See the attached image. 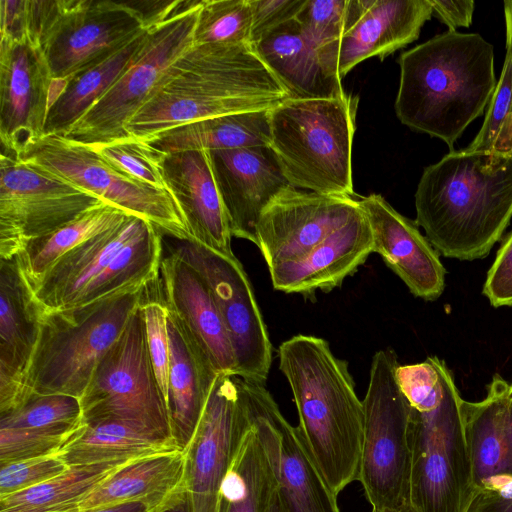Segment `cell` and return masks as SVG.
Returning a JSON list of instances; mask_svg holds the SVG:
<instances>
[{
	"mask_svg": "<svg viewBox=\"0 0 512 512\" xmlns=\"http://www.w3.org/2000/svg\"><path fill=\"white\" fill-rule=\"evenodd\" d=\"M482 293L493 307L512 306V231L498 249Z\"/></svg>",
	"mask_w": 512,
	"mask_h": 512,
	"instance_id": "cell-45",
	"label": "cell"
},
{
	"mask_svg": "<svg viewBox=\"0 0 512 512\" xmlns=\"http://www.w3.org/2000/svg\"><path fill=\"white\" fill-rule=\"evenodd\" d=\"M150 286L82 306L41 311L24 399L30 393L81 399L100 360L145 300Z\"/></svg>",
	"mask_w": 512,
	"mask_h": 512,
	"instance_id": "cell-7",
	"label": "cell"
},
{
	"mask_svg": "<svg viewBox=\"0 0 512 512\" xmlns=\"http://www.w3.org/2000/svg\"><path fill=\"white\" fill-rule=\"evenodd\" d=\"M249 422L222 482L219 512H267L277 489L273 467L250 417Z\"/></svg>",
	"mask_w": 512,
	"mask_h": 512,
	"instance_id": "cell-34",
	"label": "cell"
},
{
	"mask_svg": "<svg viewBox=\"0 0 512 512\" xmlns=\"http://www.w3.org/2000/svg\"><path fill=\"white\" fill-rule=\"evenodd\" d=\"M84 425L80 399L64 394L30 393L12 411L0 415V427L54 435H75Z\"/></svg>",
	"mask_w": 512,
	"mask_h": 512,
	"instance_id": "cell-37",
	"label": "cell"
},
{
	"mask_svg": "<svg viewBox=\"0 0 512 512\" xmlns=\"http://www.w3.org/2000/svg\"><path fill=\"white\" fill-rule=\"evenodd\" d=\"M360 205L353 196L322 195L289 187L262 212L257 247L268 269L295 260L345 224Z\"/></svg>",
	"mask_w": 512,
	"mask_h": 512,
	"instance_id": "cell-17",
	"label": "cell"
},
{
	"mask_svg": "<svg viewBox=\"0 0 512 512\" xmlns=\"http://www.w3.org/2000/svg\"><path fill=\"white\" fill-rule=\"evenodd\" d=\"M173 250L206 281L220 311L235 357L234 375L265 385L272 344L251 282L235 255L217 253L193 240Z\"/></svg>",
	"mask_w": 512,
	"mask_h": 512,
	"instance_id": "cell-13",
	"label": "cell"
},
{
	"mask_svg": "<svg viewBox=\"0 0 512 512\" xmlns=\"http://www.w3.org/2000/svg\"><path fill=\"white\" fill-rule=\"evenodd\" d=\"M159 298L176 316L218 373L234 375L231 341L213 294L202 276L173 251L163 257Z\"/></svg>",
	"mask_w": 512,
	"mask_h": 512,
	"instance_id": "cell-22",
	"label": "cell"
},
{
	"mask_svg": "<svg viewBox=\"0 0 512 512\" xmlns=\"http://www.w3.org/2000/svg\"><path fill=\"white\" fill-rule=\"evenodd\" d=\"M251 25L249 0H203L194 45L251 44Z\"/></svg>",
	"mask_w": 512,
	"mask_h": 512,
	"instance_id": "cell-39",
	"label": "cell"
},
{
	"mask_svg": "<svg viewBox=\"0 0 512 512\" xmlns=\"http://www.w3.org/2000/svg\"><path fill=\"white\" fill-rule=\"evenodd\" d=\"M158 512H193L192 503L188 492L184 489L175 495Z\"/></svg>",
	"mask_w": 512,
	"mask_h": 512,
	"instance_id": "cell-51",
	"label": "cell"
},
{
	"mask_svg": "<svg viewBox=\"0 0 512 512\" xmlns=\"http://www.w3.org/2000/svg\"><path fill=\"white\" fill-rule=\"evenodd\" d=\"M466 149L512 154V31L507 26L503 68L483 124Z\"/></svg>",
	"mask_w": 512,
	"mask_h": 512,
	"instance_id": "cell-38",
	"label": "cell"
},
{
	"mask_svg": "<svg viewBox=\"0 0 512 512\" xmlns=\"http://www.w3.org/2000/svg\"><path fill=\"white\" fill-rule=\"evenodd\" d=\"M249 424L235 376L218 374L196 432L183 451L185 490L193 512H219L222 482Z\"/></svg>",
	"mask_w": 512,
	"mask_h": 512,
	"instance_id": "cell-16",
	"label": "cell"
},
{
	"mask_svg": "<svg viewBox=\"0 0 512 512\" xmlns=\"http://www.w3.org/2000/svg\"><path fill=\"white\" fill-rule=\"evenodd\" d=\"M357 200L371 228L372 252L382 257L414 296L426 301L439 298L445 287L446 270L417 223L396 211L379 194Z\"/></svg>",
	"mask_w": 512,
	"mask_h": 512,
	"instance_id": "cell-21",
	"label": "cell"
},
{
	"mask_svg": "<svg viewBox=\"0 0 512 512\" xmlns=\"http://www.w3.org/2000/svg\"><path fill=\"white\" fill-rule=\"evenodd\" d=\"M52 83L38 47L0 38V139L9 154L18 156L44 135Z\"/></svg>",
	"mask_w": 512,
	"mask_h": 512,
	"instance_id": "cell-18",
	"label": "cell"
},
{
	"mask_svg": "<svg viewBox=\"0 0 512 512\" xmlns=\"http://www.w3.org/2000/svg\"><path fill=\"white\" fill-rule=\"evenodd\" d=\"M68 468L59 454L0 465V498L42 484Z\"/></svg>",
	"mask_w": 512,
	"mask_h": 512,
	"instance_id": "cell-44",
	"label": "cell"
},
{
	"mask_svg": "<svg viewBox=\"0 0 512 512\" xmlns=\"http://www.w3.org/2000/svg\"><path fill=\"white\" fill-rule=\"evenodd\" d=\"M504 4V14H505V23L506 26L510 28L512 31V0H505Z\"/></svg>",
	"mask_w": 512,
	"mask_h": 512,
	"instance_id": "cell-54",
	"label": "cell"
},
{
	"mask_svg": "<svg viewBox=\"0 0 512 512\" xmlns=\"http://www.w3.org/2000/svg\"><path fill=\"white\" fill-rule=\"evenodd\" d=\"M398 365L392 349L377 351L362 400L364 425L358 480L372 512H398L410 504V405L397 382Z\"/></svg>",
	"mask_w": 512,
	"mask_h": 512,
	"instance_id": "cell-8",
	"label": "cell"
},
{
	"mask_svg": "<svg viewBox=\"0 0 512 512\" xmlns=\"http://www.w3.org/2000/svg\"><path fill=\"white\" fill-rule=\"evenodd\" d=\"M396 378L410 405V505L416 512H466L475 489L451 370L432 356L398 365Z\"/></svg>",
	"mask_w": 512,
	"mask_h": 512,
	"instance_id": "cell-4",
	"label": "cell"
},
{
	"mask_svg": "<svg viewBox=\"0 0 512 512\" xmlns=\"http://www.w3.org/2000/svg\"><path fill=\"white\" fill-rule=\"evenodd\" d=\"M108 164L143 184L164 189L161 162L164 154L144 141L130 138L92 147Z\"/></svg>",
	"mask_w": 512,
	"mask_h": 512,
	"instance_id": "cell-41",
	"label": "cell"
},
{
	"mask_svg": "<svg viewBox=\"0 0 512 512\" xmlns=\"http://www.w3.org/2000/svg\"><path fill=\"white\" fill-rule=\"evenodd\" d=\"M178 450L175 443L120 420L85 424L59 456L70 467L106 462L127 463L157 453Z\"/></svg>",
	"mask_w": 512,
	"mask_h": 512,
	"instance_id": "cell-33",
	"label": "cell"
},
{
	"mask_svg": "<svg viewBox=\"0 0 512 512\" xmlns=\"http://www.w3.org/2000/svg\"><path fill=\"white\" fill-rule=\"evenodd\" d=\"M202 2L183 0L169 18L150 27L127 68L62 136L90 147L130 139L126 123L147 100L166 69L194 45Z\"/></svg>",
	"mask_w": 512,
	"mask_h": 512,
	"instance_id": "cell-9",
	"label": "cell"
},
{
	"mask_svg": "<svg viewBox=\"0 0 512 512\" xmlns=\"http://www.w3.org/2000/svg\"><path fill=\"white\" fill-rule=\"evenodd\" d=\"M170 347L167 407L172 438L184 451L204 413L218 373L181 322L167 311Z\"/></svg>",
	"mask_w": 512,
	"mask_h": 512,
	"instance_id": "cell-27",
	"label": "cell"
},
{
	"mask_svg": "<svg viewBox=\"0 0 512 512\" xmlns=\"http://www.w3.org/2000/svg\"><path fill=\"white\" fill-rule=\"evenodd\" d=\"M147 221L128 215L110 229L81 243L28 285L42 312L74 306L83 291L105 270Z\"/></svg>",
	"mask_w": 512,
	"mask_h": 512,
	"instance_id": "cell-28",
	"label": "cell"
},
{
	"mask_svg": "<svg viewBox=\"0 0 512 512\" xmlns=\"http://www.w3.org/2000/svg\"><path fill=\"white\" fill-rule=\"evenodd\" d=\"M156 282L155 284L153 283V292H148L147 297L143 301L142 310L145 319L150 359L158 384L167 403L170 364V347L167 330L168 314L166 307L159 298Z\"/></svg>",
	"mask_w": 512,
	"mask_h": 512,
	"instance_id": "cell-42",
	"label": "cell"
},
{
	"mask_svg": "<svg viewBox=\"0 0 512 512\" xmlns=\"http://www.w3.org/2000/svg\"><path fill=\"white\" fill-rule=\"evenodd\" d=\"M84 512H148V509L140 502H126Z\"/></svg>",
	"mask_w": 512,
	"mask_h": 512,
	"instance_id": "cell-52",
	"label": "cell"
},
{
	"mask_svg": "<svg viewBox=\"0 0 512 512\" xmlns=\"http://www.w3.org/2000/svg\"><path fill=\"white\" fill-rule=\"evenodd\" d=\"M372 253V233L360 209L305 255L269 268L274 289L305 297L341 286Z\"/></svg>",
	"mask_w": 512,
	"mask_h": 512,
	"instance_id": "cell-25",
	"label": "cell"
},
{
	"mask_svg": "<svg viewBox=\"0 0 512 512\" xmlns=\"http://www.w3.org/2000/svg\"><path fill=\"white\" fill-rule=\"evenodd\" d=\"M166 190L176 203L191 240L223 255H234L232 234L214 179L209 151L163 155Z\"/></svg>",
	"mask_w": 512,
	"mask_h": 512,
	"instance_id": "cell-24",
	"label": "cell"
},
{
	"mask_svg": "<svg viewBox=\"0 0 512 512\" xmlns=\"http://www.w3.org/2000/svg\"><path fill=\"white\" fill-rule=\"evenodd\" d=\"M80 401L85 424L120 420L174 442L148 351L142 304L100 360Z\"/></svg>",
	"mask_w": 512,
	"mask_h": 512,
	"instance_id": "cell-10",
	"label": "cell"
},
{
	"mask_svg": "<svg viewBox=\"0 0 512 512\" xmlns=\"http://www.w3.org/2000/svg\"><path fill=\"white\" fill-rule=\"evenodd\" d=\"M211 167L232 236L257 245L265 208L291 187L269 146L209 151Z\"/></svg>",
	"mask_w": 512,
	"mask_h": 512,
	"instance_id": "cell-20",
	"label": "cell"
},
{
	"mask_svg": "<svg viewBox=\"0 0 512 512\" xmlns=\"http://www.w3.org/2000/svg\"><path fill=\"white\" fill-rule=\"evenodd\" d=\"M269 111L228 114L163 131L144 142L161 154L269 146Z\"/></svg>",
	"mask_w": 512,
	"mask_h": 512,
	"instance_id": "cell-32",
	"label": "cell"
},
{
	"mask_svg": "<svg viewBox=\"0 0 512 512\" xmlns=\"http://www.w3.org/2000/svg\"><path fill=\"white\" fill-rule=\"evenodd\" d=\"M358 97L287 98L270 109L269 148L290 185L353 196L352 143Z\"/></svg>",
	"mask_w": 512,
	"mask_h": 512,
	"instance_id": "cell-6",
	"label": "cell"
},
{
	"mask_svg": "<svg viewBox=\"0 0 512 512\" xmlns=\"http://www.w3.org/2000/svg\"><path fill=\"white\" fill-rule=\"evenodd\" d=\"M415 209V222L439 254L486 257L512 218V154L450 151L424 169Z\"/></svg>",
	"mask_w": 512,
	"mask_h": 512,
	"instance_id": "cell-2",
	"label": "cell"
},
{
	"mask_svg": "<svg viewBox=\"0 0 512 512\" xmlns=\"http://www.w3.org/2000/svg\"><path fill=\"white\" fill-rule=\"evenodd\" d=\"M267 512H285L277 489L272 496Z\"/></svg>",
	"mask_w": 512,
	"mask_h": 512,
	"instance_id": "cell-53",
	"label": "cell"
},
{
	"mask_svg": "<svg viewBox=\"0 0 512 512\" xmlns=\"http://www.w3.org/2000/svg\"><path fill=\"white\" fill-rule=\"evenodd\" d=\"M379 512H396V511H388V510H386V511H379Z\"/></svg>",
	"mask_w": 512,
	"mask_h": 512,
	"instance_id": "cell-57",
	"label": "cell"
},
{
	"mask_svg": "<svg viewBox=\"0 0 512 512\" xmlns=\"http://www.w3.org/2000/svg\"><path fill=\"white\" fill-rule=\"evenodd\" d=\"M289 98H333L344 94L341 80L325 69L317 48L293 19L252 45Z\"/></svg>",
	"mask_w": 512,
	"mask_h": 512,
	"instance_id": "cell-30",
	"label": "cell"
},
{
	"mask_svg": "<svg viewBox=\"0 0 512 512\" xmlns=\"http://www.w3.org/2000/svg\"><path fill=\"white\" fill-rule=\"evenodd\" d=\"M0 512H84L79 503H67L30 508L2 510Z\"/></svg>",
	"mask_w": 512,
	"mask_h": 512,
	"instance_id": "cell-50",
	"label": "cell"
},
{
	"mask_svg": "<svg viewBox=\"0 0 512 512\" xmlns=\"http://www.w3.org/2000/svg\"><path fill=\"white\" fill-rule=\"evenodd\" d=\"M279 369L297 408L298 428L332 490L358 480L364 410L347 361L319 337L298 334L278 349Z\"/></svg>",
	"mask_w": 512,
	"mask_h": 512,
	"instance_id": "cell-5",
	"label": "cell"
},
{
	"mask_svg": "<svg viewBox=\"0 0 512 512\" xmlns=\"http://www.w3.org/2000/svg\"><path fill=\"white\" fill-rule=\"evenodd\" d=\"M125 463L70 466L62 474L25 491L0 498V511L80 503L97 485Z\"/></svg>",
	"mask_w": 512,
	"mask_h": 512,
	"instance_id": "cell-36",
	"label": "cell"
},
{
	"mask_svg": "<svg viewBox=\"0 0 512 512\" xmlns=\"http://www.w3.org/2000/svg\"><path fill=\"white\" fill-rule=\"evenodd\" d=\"M510 396L512 398V384H510Z\"/></svg>",
	"mask_w": 512,
	"mask_h": 512,
	"instance_id": "cell-56",
	"label": "cell"
},
{
	"mask_svg": "<svg viewBox=\"0 0 512 512\" xmlns=\"http://www.w3.org/2000/svg\"><path fill=\"white\" fill-rule=\"evenodd\" d=\"M395 111L412 130L454 143L480 115L496 88L494 49L478 33L449 30L398 58Z\"/></svg>",
	"mask_w": 512,
	"mask_h": 512,
	"instance_id": "cell-3",
	"label": "cell"
},
{
	"mask_svg": "<svg viewBox=\"0 0 512 512\" xmlns=\"http://www.w3.org/2000/svg\"><path fill=\"white\" fill-rule=\"evenodd\" d=\"M15 157L128 214L149 221L161 233L179 241L191 240L183 217L167 190L151 187L123 174L88 145L60 135H43Z\"/></svg>",
	"mask_w": 512,
	"mask_h": 512,
	"instance_id": "cell-11",
	"label": "cell"
},
{
	"mask_svg": "<svg viewBox=\"0 0 512 512\" xmlns=\"http://www.w3.org/2000/svg\"><path fill=\"white\" fill-rule=\"evenodd\" d=\"M433 14L446 24L449 30L469 27L472 23L475 2L473 0H429Z\"/></svg>",
	"mask_w": 512,
	"mask_h": 512,
	"instance_id": "cell-48",
	"label": "cell"
},
{
	"mask_svg": "<svg viewBox=\"0 0 512 512\" xmlns=\"http://www.w3.org/2000/svg\"><path fill=\"white\" fill-rule=\"evenodd\" d=\"M466 512H512V488L475 491Z\"/></svg>",
	"mask_w": 512,
	"mask_h": 512,
	"instance_id": "cell-49",
	"label": "cell"
},
{
	"mask_svg": "<svg viewBox=\"0 0 512 512\" xmlns=\"http://www.w3.org/2000/svg\"><path fill=\"white\" fill-rule=\"evenodd\" d=\"M347 4L348 0H305L295 17L317 48L327 72L338 80L332 69V55L343 33Z\"/></svg>",
	"mask_w": 512,
	"mask_h": 512,
	"instance_id": "cell-40",
	"label": "cell"
},
{
	"mask_svg": "<svg viewBox=\"0 0 512 512\" xmlns=\"http://www.w3.org/2000/svg\"><path fill=\"white\" fill-rule=\"evenodd\" d=\"M186 459L173 450L123 464L80 503L83 511L126 502H140L148 512H158L185 489Z\"/></svg>",
	"mask_w": 512,
	"mask_h": 512,
	"instance_id": "cell-29",
	"label": "cell"
},
{
	"mask_svg": "<svg viewBox=\"0 0 512 512\" xmlns=\"http://www.w3.org/2000/svg\"><path fill=\"white\" fill-rule=\"evenodd\" d=\"M75 435H54L0 427V465L59 454Z\"/></svg>",
	"mask_w": 512,
	"mask_h": 512,
	"instance_id": "cell-43",
	"label": "cell"
},
{
	"mask_svg": "<svg viewBox=\"0 0 512 512\" xmlns=\"http://www.w3.org/2000/svg\"><path fill=\"white\" fill-rule=\"evenodd\" d=\"M149 28L103 60L53 80L44 135H64L105 94L140 50Z\"/></svg>",
	"mask_w": 512,
	"mask_h": 512,
	"instance_id": "cell-31",
	"label": "cell"
},
{
	"mask_svg": "<svg viewBox=\"0 0 512 512\" xmlns=\"http://www.w3.org/2000/svg\"><path fill=\"white\" fill-rule=\"evenodd\" d=\"M433 14L429 0H348L343 33L332 55L342 78L362 61L392 54L415 41Z\"/></svg>",
	"mask_w": 512,
	"mask_h": 512,
	"instance_id": "cell-19",
	"label": "cell"
},
{
	"mask_svg": "<svg viewBox=\"0 0 512 512\" xmlns=\"http://www.w3.org/2000/svg\"><path fill=\"white\" fill-rule=\"evenodd\" d=\"M305 0H249L252 25L251 44L271 30L295 19Z\"/></svg>",
	"mask_w": 512,
	"mask_h": 512,
	"instance_id": "cell-46",
	"label": "cell"
},
{
	"mask_svg": "<svg viewBox=\"0 0 512 512\" xmlns=\"http://www.w3.org/2000/svg\"><path fill=\"white\" fill-rule=\"evenodd\" d=\"M462 415L475 491L512 488L510 384L495 374L483 400H462Z\"/></svg>",
	"mask_w": 512,
	"mask_h": 512,
	"instance_id": "cell-26",
	"label": "cell"
},
{
	"mask_svg": "<svg viewBox=\"0 0 512 512\" xmlns=\"http://www.w3.org/2000/svg\"><path fill=\"white\" fill-rule=\"evenodd\" d=\"M287 98L252 44L193 45L166 69L125 130L145 141L198 120L270 110Z\"/></svg>",
	"mask_w": 512,
	"mask_h": 512,
	"instance_id": "cell-1",
	"label": "cell"
},
{
	"mask_svg": "<svg viewBox=\"0 0 512 512\" xmlns=\"http://www.w3.org/2000/svg\"><path fill=\"white\" fill-rule=\"evenodd\" d=\"M0 38L27 41V0H0Z\"/></svg>",
	"mask_w": 512,
	"mask_h": 512,
	"instance_id": "cell-47",
	"label": "cell"
},
{
	"mask_svg": "<svg viewBox=\"0 0 512 512\" xmlns=\"http://www.w3.org/2000/svg\"><path fill=\"white\" fill-rule=\"evenodd\" d=\"M128 215L131 214L103 202L58 229L30 241L14 257L27 284L35 283L66 253L117 225Z\"/></svg>",
	"mask_w": 512,
	"mask_h": 512,
	"instance_id": "cell-35",
	"label": "cell"
},
{
	"mask_svg": "<svg viewBox=\"0 0 512 512\" xmlns=\"http://www.w3.org/2000/svg\"><path fill=\"white\" fill-rule=\"evenodd\" d=\"M40 318L41 308L16 258L0 259V415L24 399V380Z\"/></svg>",
	"mask_w": 512,
	"mask_h": 512,
	"instance_id": "cell-23",
	"label": "cell"
},
{
	"mask_svg": "<svg viewBox=\"0 0 512 512\" xmlns=\"http://www.w3.org/2000/svg\"><path fill=\"white\" fill-rule=\"evenodd\" d=\"M101 203L97 196L1 152L0 259L16 257L30 241Z\"/></svg>",
	"mask_w": 512,
	"mask_h": 512,
	"instance_id": "cell-12",
	"label": "cell"
},
{
	"mask_svg": "<svg viewBox=\"0 0 512 512\" xmlns=\"http://www.w3.org/2000/svg\"><path fill=\"white\" fill-rule=\"evenodd\" d=\"M398 512H416L410 504L405 505Z\"/></svg>",
	"mask_w": 512,
	"mask_h": 512,
	"instance_id": "cell-55",
	"label": "cell"
},
{
	"mask_svg": "<svg viewBox=\"0 0 512 512\" xmlns=\"http://www.w3.org/2000/svg\"><path fill=\"white\" fill-rule=\"evenodd\" d=\"M147 28L129 1L65 0L41 51L52 79L64 80L110 56Z\"/></svg>",
	"mask_w": 512,
	"mask_h": 512,
	"instance_id": "cell-15",
	"label": "cell"
},
{
	"mask_svg": "<svg viewBox=\"0 0 512 512\" xmlns=\"http://www.w3.org/2000/svg\"><path fill=\"white\" fill-rule=\"evenodd\" d=\"M248 415L273 467L285 512H340L332 490L297 426H292L265 385L235 376Z\"/></svg>",
	"mask_w": 512,
	"mask_h": 512,
	"instance_id": "cell-14",
	"label": "cell"
}]
</instances>
